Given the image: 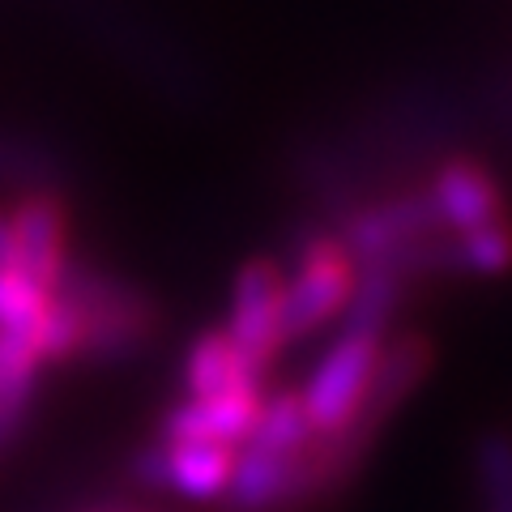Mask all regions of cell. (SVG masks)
<instances>
[{
	"label": "cell",
	"instance_id": "8",
	"mask_svg": "<svg viewBox=\"0 0 512 512\" xmlns=\"http://www.w3.org/2000/svg\"><path fill=\"white\" fill-rule=\"evenodd\" d=\"M261 402H265V389L218 393V397H188V402L167 410L158 440H167V444H227V448H239L248 440Z\"/></svg>",
	"mask_w": 512,
	"mask_h": 512
},
{
	"label": "cell",
	"instance_id": "16",
	"mask_svg": "<svg viewBox=\"0 0 512 512\" xmlns=\"http://www.w3.org/2000/svg\"><path fill=\"white\" fill-rule=\"evenodd\" d=\"M47 308H52V291H43V286L22 278L18 269H0V333L30 338L35 350H39Z\"/></svg>",
	"mask_w": 512,
	"mask_h": 512
},
{
	"label": "cell",
	"instance_id": "12",
	"mask_svg": "<svg viewBox=\"0 0 512 512\" xmlns=\"http://www.w3.org/2000/svg\"><path fill=\"white\" fill-rule=\"evenodd\" d=\"M39 350L30 338L0 333V448H5L18 427L26 423L39 389Z\"/></svg>",
	"mask_w": 512,
	"mask_h": 512
},
{
	"label": "cell",
	"instance_id": "9",
	"mask_svg": "<svg viewBox=\"0 0 512 512\" xmlns=\"http://www.w3.org/2000/svg\"><path fill=\"white\" fill-rule=\"evenodd\" d=\"M184 384H188V397L248 393V389H265V372L239 355V346L222 329H210V333H201V338H192V346H188Z\"/></svg>",
	"mask_w": 512,
	"mask_h": 512
},
{
	"label": "cell",
	"instance_id": "20",
	"mask_svg": "<svg viewBox=\"0 0 512 512\" xmlns=\"http://www.w3.org/2000/svg\"><path fill=\"white\" fill-rule=\"evenodd\" d=\"M0 269H13V235H9L5 210H0Z\"/></svg>",
	"mask_w": 512,
	"mask_h": 512
},
{
	"label": "cell",
	"instance_id": "14",
	"mask_svg": "<svg viewBox=\"0 0 512 512\" xmlns=\"http://www.w3.org/2000/svg\"><path fill=\"white\" fill-rule=\"evenodd\" d=\"M312 440H316V431L308 423V410H303V397L274 393L256 410V423L244 444L265 448V453H274V457H303L312 448Z\"/></svg>",
	"mask_w": 512,
	"mask_h": 512
},
{
	"label": "cell",
	"instance_id": "7",
	"mask_svg": "<svg viewBox=\"0 0 512 512\" xmlns=\"http://www.w3.org/2000/svg\"><path fill=\"white\" fill-rule=\"evenodd\" d=\"M427 201L436 210L440 231L466 235L491 222H504V192L500 180L487 171V163H478L474 154H448L431 175Z\"/></svg>",
	"mask_w": 512,
	"mask_h": 512
},
{
	"label": "cell",
	"instance_id": "6",
	"mask_svg": "<svg viewBox=\"0 0 512 512\" xmlns=\"http://www.w3.org/2000/svg\"><path fill=\"white\" fill-rule=\"evenodd\" d=\"M427 235H440V222H436L427 192H402V197H393V201L359 205V210L346 214L342 231H338L355 269L372 265V261H389V256L406 252L410 244H419Z\"/></svg>",
	"mask_w": 512,
	"mask_h": 512
},
{
	"label": "cell",
	"instance_id": "5",
	"mask_svg": "<svg viewBox=\"0 0 512 512\" xmlns=\"http://www.w3.org/2000/svg\"><path fill=\"white\" fill-rule=\"evenodd\" d=\"M282 269L269 256H252L239 265L235 286H231V320H227V338L239 346L252 367L274 363V355L286 346L282 342Z\"/></svg>",
	"mask_w": 512,
	"mask_h": 512
},
{
	"label": "cell",
	"instance_id": "17",
	"mask_svg": "<svg viewBox=\"0 0 512 512\" xmlns=\"http://www.w3.org/2000/svg\"><path fill=\"white\" fill-rule=\"evenodd\" d=\"M453 252H457L461 274L500 278L508 269V231H504V222H491V227H478V231H466V235H453Z\"/></svg>",
	"mask_w": 512,
	"mask_h": 512
},
{
	"label": "cell",
	"instance_id": "2",
	"mask_svg": "<svg viewBox=\"0 0 512 512\" xmlns=\"http://www.w3.org/2000/svg\"><path fill=\"white\" fill-rule=\"evenodd\" d=\"M355 286V261L338 235H312L295 252V278L282 282V342H299L333 320Z\"/></svg>",
	"mask_w": 512,
	"mask_h": 512
},
{
	"label": "cell",
	"instance_id": "18",
	"mask_svg": "<svg viewBox=\"0 0 512 512\" xmlns=\"http://www.w3.org/2000/svg\"><path fill=\"white\" fill-rule=\"evenodd\" d=\"M474 466H478V495L487 500V508L508 512V504H512V453H508L504 431H487V436L478 440Z\"/></svg>",
	"mask_w": 512,
	"mask_h": 512
},
{
	"label": "cell",
	"instance_id": "15",
	"mask_svg": "<svg viewBox=\"0 0 512 512\" xmlns=\"http://www.w3.org/2000/svg\"><path fill=\"white\" fill-rule=\"evenodd\" d=\"M64 171V158L39 137L0 128V184L5 188H52Z\"/></svg>",
	"mask_w": 512,
	"mask_h": 512
},
{
	"label": "cell",
	"instance_id": "3",
	"mask_svg": "<svg viewBox=\"0 0 512 512\" xmlns=\"http://www.w3.org/2000/svg\"><path fill=\"white\" fill-rule=\"evenodd\" d=\"M376 350H380V338L342 329L338 342L316 359L312 376L299 393L316 440L338 436L342 427L355 423V414L363 406V393H367V380H372V367H376Z\"/></svg>",
	"mask_w": 512,
	"mask_h": 512
},
{
	"label": "cell",
	"instance_id": "11",
	"mask_svg": "<svg viewBox=\"0 0 512 512\" xmlns=\"http://www.w3.org/2000/svg\"><path fill=\"white\" fill-rule=\"evenodd\" d=\"M406 286H410V278L393 261L359 265L355 269V286H350V299L342 308L346 312L342 329L346 333H367V338L384 342V329H389V320L397 316V308H402Z\"/></svg>",
	"mask_w": 512,
	"mask_h": 512
},
{
	"label": "cell",
	"instance_id": "19",
	"mask_svg": "<svg viewBox=\"0 0 512 512\" xmlns=\"http://www.w3.org/2000/svg\"><path fill=\"white\" fill-rule=\"evenodd\" d=\"M133 474L141 487H154V491H167V466H163V440L146 444L141 453L133 457Z\"/></svg>",
	"mask_w": 512,
	"mask_h": 512
},
{
	"label": "cell",
	"instance_id": "4",
	"mask_svg": "<svg viewBox=\"0 0 512 512\" xmlns=\"http://www.w3.org/2000/svg\"><path fill=\"white\" fill-rule=\"evenodd\" d=\"M9 218L13 235V269L43 291H56V282L69 265V210L56 188H26Z\"/></svg>",
	"mask_w": 512,
	"mask_h": 512
},
{
	"label": "cell",
	"instance_id": "10",
	"mask_svg": "<svg viewBox=\"0 0 512 512\" xmlns=\"http://www.w3.org/2000/svg\"><path fill=\"white\" fill-rule=\"evenodd\" d=\"M295 461L299 457H274L265 448H235L231 478H227V500L235 512H265L274 504H291L295 487Z\"/></svg>",
	"mask_w": 512,
	"mask_h": 512
},
{
	"label": "cell",
	"instance_id": "1",
	"mask_svg": "<svg viewBox=\"0 0 512 512\" xmlns=\"http://www.w3.org/2000/svg\"><path fill=\"white\" fill-rule=\"evenodd\" d=\"M52 295L69 303V312L77 320L73 359L124 363L137 350H146V342L158 329V303L146 291H137L133 282H124L116 274H103L99 265L73 261V256Z\"/></svg>",
	"mask_w": 512,
	"mask_h": 512
},
{
	"label": "cell",
	"instance_id": "13",
	"mask_svg": "<svg viewBox=\"0 0 512 512\" xmlns=\"http://www.w3.org/2000/svg\"><path fill=\"white\" fill-rule=\"evenodd\" d=\"M235 448L227 444H167L163 440V466L167 491H180L188 500H218L227 491Z\"/></svg>",
	"mask_w": 512,
	"mask_h": 512
}]
</instances>
